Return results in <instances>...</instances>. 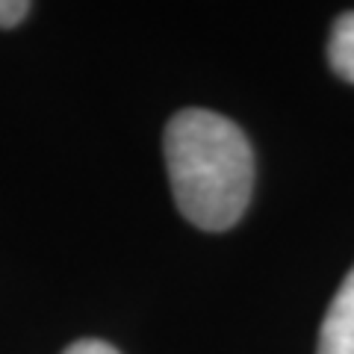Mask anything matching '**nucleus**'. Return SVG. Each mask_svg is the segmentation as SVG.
Returning a JSON list of instances; mask_svg holds the SVG:
<instances>
[{
    "label": "nucleus",
    "mask_w": 354,
    "mask_h": 354,
    "mask_svg": "<svg viewBox=\"0 0 354 354\" xmlns=\"http://www.w3.org/2000/svg\"><path fill=\"white\" fill-rule=\"evenodd\" d=\"M165 165L180 213L201 230H227L254 189V151L234 121L209 109H183L165 127Z\"/></svg>",
    "instance_id": "nucleus-1"
},
{
    "label": "nucleus",
    "mask_w": 354,
    "mask_h": 354,
    "mask_svg": "<svg viewBox=\"0 0 354 354\" xmlns=\"http://www.w3.org/2000/svg\"><path fill=\"white\" fill-rule=\"evenodd\" d=\"M316 354H354V266L325 313Z\"/></svg>",
    "instance_id": "nucleus-2"
},
{
    "label": "nucleus",
    "mask_w": 354,
    "mask_h": 354,
    "mask_svg": "<svg viewBox=\"0 0 354 354\" xmlns=\"http://www.w3.org/2000/svg\"><path fill=\"white\" fill-rule=\"evenodd\" d=\"M62 354H118V351L104 339H77L74 346H68Z\"/></svg>",
    "instance_id": "nucleus-5"
},
{
    "label": "nucleus",
    "mask_w": 354,
    "mask_h": 354,
    "mask_svg": "<svg viewBox=\"0 0 354 354\" xmlns=\"http://www.w3.org/2000/svg\"><path fill=\"white\" fill-rule=\"evenodd\" d=\"M328 62L337 77L346 83H354V12L337 18L328 39Z\"/></svg>",
    "instance_id": "nucleus-3"
},
{
    "label": "nucleus",
    "mask_w": 354,
    "mask_h": 354,
    "mask_svg": "<svg viewBox=\"0 0 354 354\" xmlns=\"http://www.w3.org/2000/svg\"><path fill=\"white\" fill-rule=\"evenodd\" d=\"M30 3L27 0H0V27H15L27 18Z\"/></svg>",
    "instance_id": "nucleus-4"
}]
</instances>
